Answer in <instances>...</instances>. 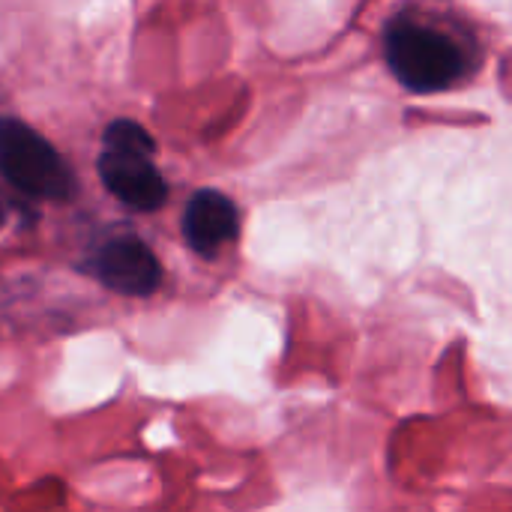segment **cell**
Instances as JSON below:
<instances>
[{"label": "cell", "instance_id": "4", "mask_svg": "<svg viewBox=\"0 0 512 512\" xmlns=\"http://www.w3.org/2000/svg\"><path fill=\"white\" fill-rule=\"evenodd\" d=\"M93 270L105 288H111L117 294H129V297H150L162 282V267H159L156 255L138 237L108 240L99 249Z\"/></svg>", "mask_w": 512, "mask_h": 512}, {"label": "cell", "instance_id": "3", "mask_svg": "<svg viewBox=\"0 0 512 512\" xmlns=\"http://www.w3.org/2000/svg\"><path fill=\"white\" fill-rule=\"evenodd\" d=\"M0 174L24 195L66 201L75 189L63 156L24 120L0 117Z\"/></svg>", "mask_w": 512, "mask_h": 512}, {"label": "cell", "instance_id": "2", "mask_svg": "<svg viewBox=\"0 0 512 512\" xmlns=\"http://www.w3.org/2000/svg\"><path fill=\"white\" fill-rule=\"evenodd\" d=\"M153 138L135 120H114L102 135L99 177L105 189L132 210H159L168 186L153 165Z\"/></svg>", "mask_w": 512, "mask_h": 512}, {"label": "cell", "instance_id": "6", "mask_svg": "<svg viewBox=\"0 0 512 512\" xmlns=\"http://www.w3.org/2000/svg\"><path fill=\"white\" fill-rule=\"evenodd\" d=\"M0 219H3V213H0Z\"/></svg>", "mask_w": 512, "mask_h": 512}, {"label": "cell", "instance_id": "1", "mask_svg": "<svg viewBox=\"0 0 512 512\" xmlns=\"http://www.w3.org/2000/svg\"><path fill=\"white\" fill-rule=\"evenodd\" d=\"M384 57L396 81L414 93H441L480 66V42L441 9H399L384 30Z\"/></svg>", "mask_w": 512, "mask_h": 512}, {"label": "cell", "instance_id": "5", "mask_svg": "<svg viewBox=\"0 0 512 512\" xmlns=\"http://www.w3.org/2000/svg\"><path fill=\"white\" fill-rule=\"evenodd\" d=\"M240 231L237 207L228 195L216 189H201L189 198L183 213V237L192 252L213 258Z\"/></svg>", "mask_w": 512, "mask_h": 512}]
</instances>
